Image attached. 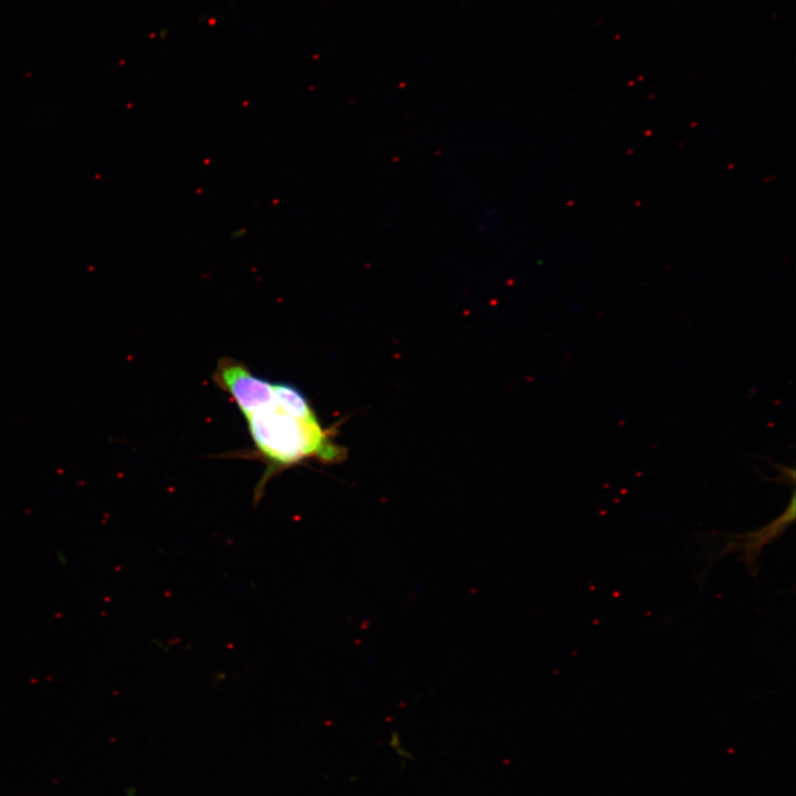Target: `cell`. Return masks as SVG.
Returning a JSON list of instances; mask_svg holds the SVG:
<instances>
[{
  "label": "cell",
  "mask_w": 796,
  "mask_h": 796,
  "mask_svg": "<svg viewBox=\"0 0 796 796\" xmlns=\"http://www.w3.org/2000/svg\"><path fill=\"white\" fill-rule=\"evenodd\" d=\"M244 418L256 455L266 463L255 488L254 505L260 502L265 484L275 473L307 460L331 464L345 459L346 450L334 440L335 432L324 428L318 418L291 416L273 401Z\"/></svg>",
  "instance_id": "cell-1"
},
{
  "label": "cell",
  "mask_w": 796,
  "mask_h": 796,
  "mask_svg": "<svg viewBox=\"0 0 796 796\" xmlns=\"http://www.w3.org/2000/svg\"><path fill=\"white\" fill-rule=\"evenodd\" d=\"M212 379L229 394L244 417L273 401L274 383L254 374L245 364L232 357H222L218 362Z\"/></svg>",
  "instance_id": "cell-2"
},
{
  "label": "cell",
  "mask_w": 796,
  "mask_h": 796,
  "mask_svg": "<svg viewBox=\"0 0 796 796\" xmlns=\"http://www.w3.org/2000/svg\"><path fill=\"white\" fill-rule=\"evenodd\" d=\"M273 404L282 411L297 418H317L305 394L289 383H274Z\"/></svg>",
  "instance_id": "cell-3"
}]
</instances>
